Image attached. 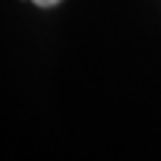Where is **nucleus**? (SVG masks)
Returning a JSON list of instances; mask_svg holds the SVG:
<instances>
[{"label":"nucleus","mask_w":161,"mask_h":161,"mask_svg":"<svg viewBox=\"0 0 161 161\" xmlns=\"http://www.w3.org/2000/svg\"><path fill=\"white\" fill-rule=\"evenodd\" d=\"M34 5H39V7H53V5H58L60 0H31Z\"/></svg>","instance_id":"obj_1"}]
</instances>
